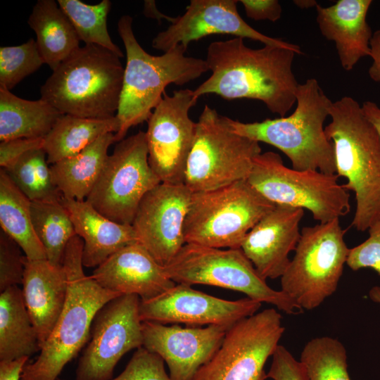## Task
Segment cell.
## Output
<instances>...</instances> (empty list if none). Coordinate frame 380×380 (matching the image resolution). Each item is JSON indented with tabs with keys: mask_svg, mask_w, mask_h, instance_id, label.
Segmentation results:
<instances>
[{
	"mask_svg": "<svg viewBox=\"0 0 380 380\" xmlns=\"http://www.w3.org/2000/svg\"><path fill=\"white\" fill-rule=\"evenodd\" d=\"M295 51L281 46H247L243 38L210 43L206 58L210 76L194 94H213L227 100L255 99L284 117L296 102L299 85L293 72Z\"/></svg>",
	"mask_w": 380,
	"mask_h": 380,
	"instance_id": "1",
	"label": "cell"
},
{
	"mask_svg": "<svg viewBox=\"0 0 380 380\" xmlns=\"http://www.w3.org/2000/svg\"><path fill=\"white\" fill-rule=\"evenodd\" d=\"M329 116L324 130L334 146L336 174L355 194L352 225L364 232L380 220V137L350 96L331 101Z\"/></svg>",
	"mask_w": 380,
	"mask_h": 380,
	"instance_id": "2",
	"label": "cell"
},
{
	"mask_svg": "<svg viewBox=\"0 0 380 380\" xmlns=\"http://www.w3.org/2000/svg\"><path fill=\"white\" fill-rule=\"evenodd\" d=\"M83 241L75 235L65 251L63 267L68 278L63 309L39 355L27 363L20 380H56L65 365L89 338L93 320L108 302L121 294L102 287L83 270Z\"/></svg>",
	"mask_w": 380,
	"mask_h": 380,
	"instance_id": "3",
	"label": "cell"
},
{
	"mask_svg": "<svg viewBox=\"0 0 380 380\" xmlns=\"http://www.w3.org/2000/svg\"><path fill=\"white\" fill-rule=\"evenodd\" d=\"M132 22L130 15H124L118 23L127 61L116 115L120 127L115 134V142L124 139L131 127L148 120L168 84L184 85L209 70L205 60L185 56L187 48L182 44L160 56L147 53L135 37Z\"/></svg>",
	"mask_w": 380,
	"mask_h": 380,
	"instance_id": "4",
	"label": "cell"
},
{
	"mask_svg": "<svg viewBox=\"0 0 380 380\" xmlns=\"http://www.w3.org/2000/svg\"><path fill=\"white\" fill-rule=\"evenodd\" d=\"M296 107L289 116L243 122L224 116L231 131L283 152L297 170L336 174L334 148L326 135L324 123L329 116L331 101L317 80L299 84Z\"/></svg>",
	"mask_w": 380,
	"mask_h": 380,
	"instance_id": "5",
	"label": "cell"
},
{
	"mask_svg": "<svg viewBox=\"0 0 380 380\" xmlns=\"http://www.w3.org/2000/svg\"><path fill=\"white\" fill-rule=\"evenodd\" d=\"M120 58L97 45L80 47L41 87V99L65 115L96 119L115 117L125 70Z\"/></svg>",
	"mask_w": 380,
	"mask_h": 380,
	"instance_id": "6",
	"label": "cell"
},
{
	"mask_svg": "<svg viewBox=\"0 0 380 380\" xmlns=\"http://www.w3.org/2000/svg\"><path fill=\"white\" fill-rule=\"evenodd\" d=\"M275 206L246 179L193 192L184 226L185 243L240 248L249 231Z\"/></svg>",
	"mask_w": 380,
	"mask_h": 380,
	"instance_id": "7",
	"label": "cell"
},
{
	"mask_svg": "<svg viewBox=\"0 0 380 380\" xmlns=\"http://www.w3.org/2000/svg\"><path fill=\"white\" fill-rule=\"evenodd\" d=\"M246 180L274 204L306 209L319 223L339 219L350 210L349 191L336 174L289 168L272 151L256 156Z\"/></svg>",
	"mask_w": 380,
	"mask_h": 380,
	"instance_id": "8",
	"label": "cell"
},
{
	"mask_svg": "<svg viewBox=\"0 0 380 380\" xmlns=\"http://www.w3.org/2000/svg\"><path fill=\"white\" fill-rule=\"evenodd\" d=\"M164 268L176 284H206L232 289L253 300L272 304L289 315L303 311L281 290L272 289L241 248L222 249L185 243Z\"/></svg>",
	"mask_w": 380,
	"mask_h": 380,
	"instance_id": "9",
	"label": "cell"
},
{
	"mask_svg": "<svg viewBox=\"0 0 380 380\" xmlns=\"http://www.w3.org/2000/svg\"><path fill=\"white\" fill-rule=\"evenodd\" d=\"M339 219L304 227L281 278V291L303 310L319 307L336 291L349 248Z\"/></svg>",
	"mask_w": 380,
	"mask_h": 380,
	"instance_id": "10",
	"label": "cell"
},
{
	"mask_svg": "<svg viewBox=\"0 0 380 380\" xmlns=\"http://www.w3.org/2000/svg\"><path fill=\"white\" fill-rule=\"evenodd\" d=\"M261 153L259 142L231 131L224 115L206 104L196 122L184 184L193 193L246 179Z\"/></svg>",
	"mask_w": 380,
	"mask_h": 380,
	"instance_id": "11",
	"label": "cell"
},
{
	"mask_svg": "<svg viewBox=\"0 0 380 380\" xmlns=\"http://www.w3.org/2000/svg\"><path fill=\"white\" fill-rule=\"evenodd\" d=\"M148 156L146 132L118 141L86 201L107 218L132 224L142 198L161 183Z\"/></svg>",
	"mask_w": 380,
	"mask_h": 380,
	"instance_id": "12",
	"label": "cell"
},
{
	"mask_svg": "<svg viewBox=\"0 0 380 380\" xmlns=\"http://www.w3.org/2000/svg\"><path fill=\"white\" fill-rule=\"evenodd\" d=\"M284 330L282 317L274 308L241 319L229 327L218 350L194 380H265V363Z\"/></svg>",
	"mask_w": 380,
	"mask_h": 380,
	"instance_id": "13",
	"label": "cell"
},
{
	"mask_svg": "<svg viewBox=\"0 0 380 380\" xmlns=\"http://www.w3.org/2000/svg\"><path fill=\"white\" fill-rule=\"evenodd\" d=\"M140 301L137 295H121L99 310L80 357L75 380H111L121 357L143 346Z\"/></svg>",
	"mask_w": 380,
	"mask_h": 380,
	"instance_id": "14",
	"label": "cell"
},
{
	"mask_svg": "<svg viewBox=\"0 0 380 380\" xmlns=\"http://www.w3.org/2000/svg\"><path fill=\"white\" fill-rule=\"evenodd\" d=\"M194 90L165 93L147 120L149 165L162 183H184L187 161L196 132L189 110L198 101Z\"/></svg>",
	"mask_w": 380,
	"mask_h": 380,
	"instance_id": "15",
	"label": "cell"
},
{
	"mask_svg": "<svg viewBox=\"0 0 380 380\" xmlns=\"http://www.w3.org/2000/svg\"><path fill=\"white\" fill-rule=\"evenodd\" d=\"M191 194L184 184L161 182L138 207L132 223L138 242L163 266L185 244L184 226Z\"/></svg>",
	"mask_w": 380,
	"mask_h": 380,
	"instance_id": "16",
	"label": "cell"
},
{
	"mask_svg": "<svg viewBox=\"0 0 380 380\" xmlns=\"http://www.w3.org/2000/svg\"><path fill=\"white\" fill-rule=\"evenodd\" d=\"M236 0H191L186 11L175 17L152 40V46L163 53L179 44H189L211 34H230L248 38L264 45L277 46L303 54L296 44L265 35L249 25L237 11Z\"/></svg>",
	"mask_w": 380,
	"mask_h": 380,
	"instance_id": "17",
	"label": "cell"
},
{
	"mask_svg": "<svg viewBox=\"0 0 380 380\" xmlns=\"http://www.w3.org/2000/svg\"><path fill=\"white\" fill-rule=\"evenodd\" d=\"M262 303L245 298L237 300L219 298L191 286L176 284L175 286L148 300H141V322L160 324L183 323L188 327L233 324L255 314Z\"/></svg>",
	"mask_w": 380,
	"mask_h": 380,
	"instance_id": "18",
	"label": "cell"
},
{
	"mask_svg": "<svg viewBox=\"0 0 380 380\" xmlns=\"http://www.w3.org/2000/svg\"><path fill=\"white\" fill-rule=\"evenodd\" d=\"M229 327H182L144 321L143 347L163 359L172 380H194L198 369L218 350Z\"/></svg>",
	"mask_w": 380,
	"mask_h": 380,
	"instance_id": "19",
	"label": "cell"
},
{
	"mask_svg": "<svg viewBox=\"0 0 380 380\" xmlns=\"http://www.w3.org/2000/svg\"><path fill=\"white\" fill-rule=\"evenodd\" d=\"M304 210L276 205L249 231L241 249L264 279L281 277L300 236Z\"/></svg>",
	"mask_w": 380,
	"mask_h": 380,
	"instance_id": "20",
	"label": "cell"
},
{
	"mask_svg": "<svg viewBox=\"0 0 380 380\" xmlns=\"http://www.w3.org/2000/svg\"><path fill=\"white\" fill-rule=\"evenodd\" d=\"M91 277L102 287L141 300L158 296L176 285L139 242L124 247L96 267Z\"/></svg>",
	"mask_w": 380,
	"mask_h": 380,
	"instance_id": "21",
	"label": "cell"
},
{
	"mask_svg": "<svg viewBox=\"0 0 380 380\" xmlns=\"http://www.w3.org/2000/svg\"><path fill=\"white\" fill-rule=\"evenodd\" d=\"M372 0H338L323 7L317 4V23L322 34L334 42L343 68L351 70L370 56L373 33L367 21Z\"/></svg>",
	"mask_w": 380,
	"mask_h": 380,
	"instance_id": "22",
	"label": "cell"
},
{
	"mask_svg": "<svg viewBox=\"0 0 380 380\" xmlns=\"http://www.w3.org/2000/svg\"><path fill=\"white\" fill-rule=\"evenodd\" d=\"M22 293L41 346L52 331L65 305L68 278L63 267L46 259L24 260Z\"/></svg>",
	"mask_w": 380,
	"mask_h": 380,
	"instance_id": "23",
	"label": "cell"
},
{
	"mask_svg": "<svg viewBox=\"0 0 380 380\" xmlns=\"http://www.w3.org/2000/svg\"><path fill=\"white\" fill-rule=\"evenodd\" d=\"M74 225L76 235L83 241L82 264L97 267L109 257L138 242L132 224L115 222L98 212L86 200L80 201L62 196Z\"/></svg>",
	"mask_w": 380,
	"mask_h": 380,
	"instance_id": "24",
	"label": "cell"
},
{
	"mask_svg": "<svg viewBox=\"0 0 380 380\" xmlns=\"http://www.w3.org/2000/svg\"><path fill=\"white\" fill-rule=\"evenodd\" d=\"M115 142V134L107 133L72 157L50 166L53 182L64 198L85 201L97 182Z\"/></svg>",
	"mask_w": 380,
	"mask_h": 380,
	"instance_id": "25",
	"label": "cell"
},
{
	"mask_svg": "<svg viewBox=\"0 0 380 380\" xmlns=\"http://www.w3.org/2000/svg\"><path fill=\"white\" fill-rule=\"evenodd\" d=\"M27 23L45 64L53 71L80 47L72 23L54 0H38Z\"/></svg>",
	"mask_w": 380,
	"mask_h": 380,
	"instance_id": "26",
	"label": "cell"
},
{
	"mask_svg": "<svg viewBox=\"0 0 380 380\" xmlns=\"http://www.w3.org/2000/svg\"><path fill=\"white\" fill-rule=\"evenodd\" d=\"M41 343L24 303L22 289L13 286L0 294V361L30 357Z\"/></svg>",
	"mask_w": 380,
	"mask_h": 380,
	"instance_id": "27",
	"label": "cell"
},
{
	"mask_svg": "<svg viewBox=\"0 0 380 380\" xmlns=\"http://www.w3.org/2000/svg\"><path fill=\"white\" fill-rule=\"evenodd\" d=\"M62 115L42 99L20 98L0 87V141L44 138Z\"/></svg>",
	"mask_w": 380,
	"mask_h": 380,
	"instance_id": "28",
	"label": "cell"
},
{
	"mask_svg": "<svg viewBox=\"0 0 380 380\" xmlns=\"http://www.w3.org/2000/svg\"><path fill=\"white\" fill-rule=\"evenodd\" d=\"M120 127L115 115L108 119L86 118L62 114L44 137V150L53 165L77 155L102 135L117 133Z\"/></svg>",
	"mask_w": 380,
	"mask_h": 380,
	"instance_id": "29",
	"label": "cell"
},
{
	"mask_svg": "<svg viewBox=\"0 0 380 380\" xmlns=\"http://www.w3.org/2000/svg\"><path fill=\"white\" fill-rule=\"evenodd\" d=\"M31 203L1 168V230L19 245L27 259L44 260L46 259V252L34 229Z\"/></svg>",
	"mask_w": 380,
	"mask_h": 380,
	"instance_id": "30",
	"label": "cell"
},
{
	"mask_svg": "<svg viewBox=\"0 0 380 380\" xmlns=\"http://www.w3.org/2000/svg\"><path fill=\"white\" fill-rule=\"evenodd\" d=\"M31 214L35 233L44 246L46 260L54 265H63L67 246L76 233L61 199L32 201Z\"/></svg>",
	"mask_w": 380,
	"mask_h": 380,
	"instance_id": "31",
	"label": "cell"
},
{
	"mask_svg": "<svg viewBox=\"0 0 380 380\" xmlns=\"http://www.w3.org/2000/svg\"><path fill=\"white\" fill-rule=\"evenodd\" d=\"M4 170L31 201H59L63 196L53 182L44 148L27 153Z\"/></svg>",
	"mask_w": 380,
	"mask_h": 380,
	"instance_id": "32",
	"label": "cell"
},
{
	"mask_svg": "<svg viewBox=\"0 0 380 380\" xmlns=\"http://www.w3.org/2000/svg\"><path fill=\"white\" fill-rule=\"evenodd\" d=\"M57 2L72 23L80 40L85 44L103 47L120 58L124 57L121 49L112 41L107 28L110 1L102 0L94 5L80 0H58Z\"/></svg>",
	"mask_w": 380,
	"mask_h": 380,
	"instance_id": "33",
	"label": "cell"
},
{
	"mask_svg": "<svg viewBox=\"0 0 380 380\" xmlns=\"http://www.w3.org/2000/svg\"><path fill=\"white\" fill-rule=\"evenodd\" d=\"M299 361L308 380H350L346 350L336 338L311 339L305 345Z\"/></svg>",
	"mask_w": 380,
	"mask_h": 380,
	"instance_id": "34",
	"label": "cell"
},
{
	"mask_svg": "<svg viewBox=\"0 0 380 380\" xmlns=\"http://www.w3.org/2000/svg\"><path fill=\"white\" fill-rule=\"evenodd\" d=\"M45 64L36 41L12 46L0 47V87L12 89L24 78Z\"/></svg>",
	"mask_w": 380,
	"mask_h": 380,
	"instance_id": "35",
	"label": "cell"
},
{
	"mask_svg": "<svg viewBox=\"0 0 380 380\" xmlns=\"http://www.w3.org/2000/svg\"><path fill=\"white\" fill-rule=\"evenodd\" d=\"M164 362L160 355L142 346L137 349L125 369L111 380H172Z\"/></svg>",
	"mask_w": 380,
	"mask_h": 380,
	"instance_id": "36",
	"label": "cell"
},
{
	"mask_svg": "<svg viewBox=\"0 0 380 380\" xmlns=\"http://www.w3.org/2000/svg\"><path fill=\"white\" fill-rule=\"evenodd\" d=\"M19 245L2 230L0 232V291L22 284L25 255Z\"/></svg>",
	"mask_w": 380,
	"mask_h": 380,
	"instance_id": "37",
	"label": "cell"
},
{
	"mask_svg": "<svg viewBox=\"0 0 380 380\" xmlns=\"http://www.w3.org/2000/svg\"><path fill=\"white\" fill-rule=\"evenodd\" d=\"M369 237L349 248L346 265L353 271L371 268L380 276V220L369 229Z\"/></svg>",
	"mask_w": 380,
	"mask_h": 380,
	"instance_id": "38",
	"label": "cell"
},
{
	"mask_svg": "<svg viewBox=\"0 0 380 380\" xmlns=\"http://www.w3.org/2000/svg\"><path fill=\"white\" fill-rule=\"evenodd\" d=\"M272 357L267 378L272 380H308L300 361L284 346L279 344Z\"/></svg>",
	"mask_w": 380,
	"mask_h": 380,
	"instance_id": "39",
	"label": "cell"
},
{
	"mask_svg": "<svg viewBox=\"0 0 380 380\" xmlns=\"http://www.w3.org/2000/svg\"><path fill=\"white\" fill-rule=\"evenodd\" d=\"M44 138H19L0 143V166L6 169L27 153L43 148Z\"/></svg>",
	"mask_w": 380,
	"mask_h": 380,
	"instance_id": "40",
	"label": "cell"
},
{
	"mask_svg": "<svg viewBox=\"0 0 380 380\" xmlns=\"http://www.w3.org/2000/svg\"><path fill=\"white\" fill-rule=\"evenodd\" d=\"M246 15L254 20L277 21L281 16V6L277 0H241Z\"/></svg>",
	"mask_w": 380,
	"mask_h": 380,
	"instance_id": "41",
	"label": "cell"
},
{
	"mask_svg": "<svg viewBox=\"0 0 380 380\" xmlns=\"http://www.w3.org/2000/svg\"><path fill=\"white\" fill-rule=\"evenodd\" d=\"M28 357H21L14 360L0 361V380H20Z\"/></svg>",
	"mask_w": 380,
	"mask_h": 380,
	"instance_id": "42",
	"label": "cell"
},
{
	"mask_svg": "<svg viewBox=\"0 0 380 380\" xmlns=\"http://www.w3.org/2000/svg\"><path fill=\"white\" fill-rule=\"evenodd\" d=\"M370 57L372 63L369 68V77L374 82H380V30H376L370 41Z\"/></svg>",
	"mask_w": 380,
	"mask_h": 380,
	"instance_id": "43",
	"label": "cell"
},
{
	"mask_svg": "<svg viewBox=\"0 0 380 380\" xmlns=\"http://www.w3.org/2000/svg\"><path fill=\"white\" fill-rule=\"evenodd\" d=\"M362 108L380 137V108L374 102L367 101L362 103Z\"/></svg>",
	"mask_w": 380,
	"mask_h": 380,
	"instance_id": "44",
	"label": "cell"
},
{
	"mask_svg": "<svg viewBox=\"0 0 380 380\" xmlns=\"http://www.w3.org/2000/svg\"><path fill=\"white\" fill-rule=\"evenodd\" d=\"M144 15L148 18H154L158 21L163 19L172 23L175 20V17L168 16L160 13L156 7L155 1L146 0L144 2Z\"/></svg>",
	"mask_w": 380,
	"mask_h": 380,
	"instance_id": "45",
	"label": "cell"
},
{
	"mask_svg": "<svg viewBox=\"0 0 380 380\" xmlns=\"http://www.w3.org/2000/svg\"><path fill=\"white\" fill-rule=\"evenodd\" d=\"M294 4L300 8H308L313 6H316L317 3L313 0H304V1H294Z\"/></svg>",
	"mask_w": 380,
	"mask_h": 380,
	"instance_id": "46",
	"label": "cell"
},
{
	"mask_svg": "<svg viewBox=\"0 0 380 380\" xmlns=\"http://www.w3.org/2000/svg\"><path fill=\"white\" fill-rule=\"evenodd\" d=\"M370 298L375 303L380 304V286L373 287L369 293Z\"/></svg>",
	"mask_w": 380,
	"mask_h": 380,
	"instance_id": "47",
	"label": "cell"
},
{
	"mask_svg": "<svg viewBox=\"0 0 380 380\" xmlns=\"http://www.w3.org/2000/svg\"><path fill=\"white\" fill-rule=\"evenodd\" d=\"M56 380H67V379H63L58 378Z\"/></svg>",
	"mask_w": 380,
	"mask_h": 380,
	"instance_id": "48",
	"label": "cell"
}]
</instances>
